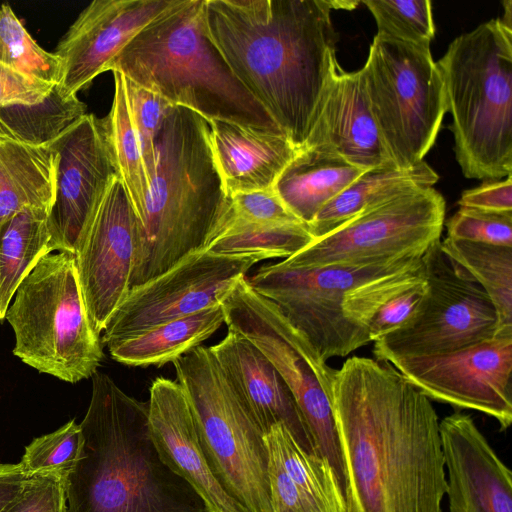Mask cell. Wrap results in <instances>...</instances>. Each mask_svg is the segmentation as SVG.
Returning a JSON list of instances; mask_svg holds the SVG:
<instances>
[{
  "label": "cell",
  "mask_w": 512,
  "mask_h": 512,
  "mask_svg": "<svg viewBox=\"0 0 512 512\" xmlns=\"http://www.w3.org/2000/svg\"><path fill=\"white\" fill-rule=\"evenodd\" d=\"M445 200L417 188L366 210L281 260L293 267L364 265L422 257L441 240Z\"/></svg>",
  "instance_id": "11"
},
{
  "label": "cell",
  "mask_w": 512,
  "mask_h": 512,
  "mask_svg": "<svg viewBox=\"0 0 512 512\" xmlns=\"http://www.w3.org/2000/svg\"><path fill=\"white\" fill-rule=\"evenodd\" d=\"M51 145L58 161L49 249L74 254L118 172L101 119L93 114L83 115Z\"/></svg>",
  "instance_id": "17"
},
{
  "label": "cell",
  "mask_w": 512,
  "mask_h": 512,
  "mask_svg": "<svg viewBox=\"0 0 512 512\" xmlns=\"http://www.w3.org/2000/svg\"><path fill=\"white\" fill-rule=\"evenodd\" d=\"M229 198V213L242 220L264 224L302 223L287 208L274 188L236 192L230 194Z\"/></svg>",
  "instance_id": "41"
},
{
  "label": "cell",
  "mask_w": 512,
  "mask_h": 512,
  "mask_svg": "<svg viewBox=\"0 0 512 512\" xmlns=\"http://www.w3.org/2000/svg\"><path fill=\"white\" fill-rule=\"evenodd\" d=\"M361 71L372 116L394 165L408 168L424 161L447 112L430 46L376 34Z\"/></svg>",
  "instance_id": "9"
},
{
  "label": "cell",
  "mask_w": 512,
  "mask_h": 512,
  "mask_svg": "<svg viewBox=\"0 0 512 512\" xmlns=\"http://www.w3.org/2000/svg\"><path fill=\"white\" fill-rule=\"evenodd\" d=\"M156 159L139 224L132 288L204 251L230 198L217 168L209 122L171 106L155 139Z\"/></svg>",
  "instance_id": "4"
},
{
  "label": "cell",
  "mask_w": 512,
  "mask_h": 512,
  "mask_svg": "<svg viewBox=\"0 0 512 512\" xmlns=\"http://www.w3.org/2000/svg\"><path fill=\"white\" fill-rule=\"evenodd\" d=\"M377 24V34L430 46L435 35L429 0H364Z\"/></svg>",
  "instance_id": "36"
},
{
  "label": "cell",
  "mask_w": 512,
  "mask_h": 512,
  "mask_svg": "<svg viewBox=\"0 0 512 512\" xmlns=\"http://www.w3.org/2000/svg\"><path fill=\"white\" fill-rule=\"evenodd\" d=\"M0 512H67L63 479L51 473L30 475Z\"/></svg>",
  "instance_id": "40"
},
{
  "label": "cell",
  "mask_w": 512,
  "mask_h": 512,
  "mask_svg": "<svg viewBox=\"0 0 512 512\" xmlns=\"http://www.w3.org/2000/svg\"><path fill=\"white\" fill-rule=\"evenodd\" d=\"M14 296L6 319L14 330L17 357L69 383L97 372L102 342L88 319L73 253L43 256Z\"/></svg>",
  "instance_id": "7"
},
{
  "label": "cell",
  "mask_w": 512,
  "mask_h": 512,
  "mask_svg": "<svg viewBox=\"0 0 512 512\" xmlns=\"http://www.w3.org/2000/svg\"><path fill=\"white\" fill-rule=\"evenodd\" d=\"M438 179V174L425 161L408 168L392 166L366 170L327 203L307 227L314 240L321 238L392 198L417 188L433 187Z\"/></svg>",
  "instance_id": "25"
},
{
  "label": "cell",
  "mask_w": 512,
  "mask_h": 512,
  "mask_svg": "<svg viewBox=\"0 0 512 512\" xmlns=\"http://www.w3.org/2000/svg\"><path fill=\"white\" fill-rule=\"evenodd\" d=\"M332 9H354L360 2L359 1H329Z\"/></svg>",
  "instance_id": "47"
},
{
  "label": "cell",
  "mask_w": 512,
  "mask_h": 512,
  "mask_svg": "<svg viewBox=\"0 0 512 512\" xmlns=\"http://www.w3.org/2000/svg\"><path fill=\"white\" fill-rule=\"evenodd\" d=\"M422 257L407 266L350 289L344 296L343 314L352 329L371 343L368 324L375 312L388 300L425 281Z\"/></svg>",
  "instance_id": "35"
},
{
  "label": "cell",
  "mask_w": 512,
  "mask_h": 512,
  "mask_svg": "<svg viewBox=\"0 0 512 512\" xmlns=\"http://www.w3.org/2000/svg\"><path fill=\"white\" fill-rule=\"evenodd\" d=\"M48 213L26 206L0 227V321L23 279L49 249Z\"/></svg>",
  "instance_id": "28"
},
{
  "label": "cell",
  "mask_w": 512,
  "mask_h": 512,
  "mask_svg": "<svg viewBox=\"0 0 512 512\" xmlns=\"http://www.w3.org/2000/svg\"><path fill=\"white\" fill-rule=\"evenodd\" d=\"M204 6L205 0H179L134 36L109 70L121 72L132 83L208 122L283 133L211 41Z\"/></svg>",
  "instance_id": "5"
},
{
  "label": "cell",
  "mask_w": 512,
  "mask_h": 512,
  "mask_svg": "<svg viewBox=\"0 0 512 512\" xmlns=\"http://www.w3.org/2000/svg\"><path fill=\"white\" fill-rule=\"evenodd\" d=\"M138 241L137 215L116 176L74 253L88 319L99 336L132 288Z\"/></svg>",
  "instance_id": "16"
},
{
  "label": "cell",
  "mask_w": 512,
  "mask_h": 512,
  "mask_svg": "<svg viewBox=\"0 0 512 512\" xmlns=\"http://www.w3.org/2000/svg\"><path fill=\"white\" fill-rule=\"evenodd\" d=\"M418 258L324 267H293L279 261L263 265L246 279L252 289L281 310L327 361L332 357H345L367 345L343 314L345 294L359 284L397 271Z\"/></svg>",
  "instance_id": "12"
},
{
  "label": "cell",
  "mask_w": 512,
  "mask_h": 512,
  "mask_svg": "<svg viewBox=\"0 0 512 512\" xmlns=\"http://www.w3.org/2000/svg\"><path fill=\"white\" fill-rule=\"evenodd\" d=\"M148 416L162 458L199 493L211 512H249L214 473L199 440L189 402L177 381L164 377L153 380Z\"/></svg>",
  "instance_id": "21"
},
{
  "label": "cell",
  "mask_w": 512,
  "mask_h": 512,
  "mask_svg": "<svg viewBox=\"0 0 512 512\" xmlns=\"http://www.w3.org/2000/svg\"><path fill=\"white\" fill-rule=\"evenodd\" d=\"M53 87L0 64V108L11 104H38L50 94Z\"/></svg>",
  "instance_id": "44"
},
{
  "label": "cell",
  "mask_w": 512,
  "mask_h": 512,
  "mask_svg": "<svg viewBox=\"0 0 512 512\" xmlns=\"http://www.w3.org/2000/svg\"><path fill=\"white\" fill-rule=\"evenodd\" d=\"M114 76V97L109 114L101 119L118 177L125 186L137 217L141 214L150 185L144 152L131 111L126 79Z\"/></svg>",
  "instance_id": "30"
},
{
  "label": "cell",
  "mask_w": 512,
  "mask_h": 512,
  "mask_svg": "<svg viewBox=\"0 0 512 512\" xmlns=\"http://www.w3.org/2000/svg\"><path fill=\"white\" fill-rule=\"evenodd\" d=\"M228 331L255 345L278 371L302 414L315 453L332 468L345 496V470L330 400L321 386L332 370L271 301L240 278L221 298Z\"/></svg>",
  "instance_id": "10"
},
{
  "label": "cell",
  "mask_w": 512,
  "mask_h": 512,
  "mask_svg": "<svg viewBox=\"0 0 512 512\" xmlns=\"http://www.w3.org/2000/svg\"><path fill=\"white\" fill-rule=\"evenodd\" d=\"M125 79L132 115L140 136L147 171L151 178L156 159L155 139L173 105L158 94L132 83L126 77Z\"/></svg>",
  "instance_id": "39"
},
{
  "label": "cell",
  "mask_w": 512,
  "mask_h": 512,
  "mask_svg": "<svg viewBox=\"0 0 512 512\" xmlns=\"http://www.w3.org/2000/svg\"><path fill=\"white\" fill-rule=\"evenodd\" d=\"M179 0H95L70 26L54 52L63 63L59 88L75 96L145 26Z\"/></svg>",
  "instance_id": "18"
},
{
  "label": "cell",
  "mask_w": 512,
  "mask_h": 512,
  "mask_svg": "<svg viewBox=\"0 0 512 512\" xmlns=\"http://www.w3.org/2000/svg\"><path fill=\"white\" fill-rule=\"evenodd\" d=\"M259 261L255 256L193 252L164 273L131 288L107 323L109 346L167 321L220 304L223 295Z\"/></svg>",
  "instance_id": "14"
},
{
  "label": "cell",
  "mask_w": 512,
  "mask_h": 512,
  "mask_svg": "<svg viewBox=\"0 0 512 512\" xmlns=\"http://www.w3.org/2000/svg\"><path fill=\"white\" fill-rule=\"evenodd\" d=\"M347 512H442L447 481L430 399L390 363L353 356L323 382Z\"/></svg>",
  "instance_id": "1"
},
{
  "label": "cell",
  "mask_w": 512,
  "mask_h": 512,
  "mask_svg": "<svg viewBox=\"0 0 512 512\" xmlns=\"http://www.w3.org/2000/svg\"><path fill=\"white\" fill-rule=\"evenodd\" d=\"M447 237L512 248V213L460 207L447 222Z\"/></svg>",
  "instance_id": "38"
},
{
  "label": "cell",
  "mask_w": 512,
  "mask_h": 512,
  "mask_svg": "<svg viewBox=\"0 0 512 512\" xmlns=\"http://www.w3.org/2000/svg\"><path fill=\"white\" fill-rule=\"evenodd\" d=\"M213 156L228 195L274 188L298 149L283 134L212 120Z\"/></svg>",
  "instance_id": "23"
},
{
  "label": "cell",
  "mask_w": 512,
  "mask_h": 512,
  "mask_svg": "<svg viewBox=\"0 0 512 512\" xmlns=\"http://www.w3.org/2000/svg\"><path fill=\"white\" fill-rule=\"evenodd\" d=\"M81 444L80 424L73 419L56 431L35 438L26 446L20 464L29 476L51 473L64 481L78 459Z\"/></svg>",
  "instance_id": "37"
},
{
  "label": "cell",
  "mask_w": 512,
  "mask_h": 512,
  "mask_svg": "<svg viewBox=\"0 0 512 512\" xmlns=\"http://www.w3.org/2000/svg\"><path fill=\"white\" fill-rule=\"evenodd\" d=\"M0 64L49 85L62 80L61 59L35 42L9 4L0 7Z\"/></svg>",
  "instance_id": "34"
},
{
  "label": "cell",
  "mask_w": 512,
  "mask_h": 512,
  "mask_svg": "<svg viewBox=\"0 0 512 512\" xmlns=\"http://www.w3.org/2000/svg\"><path fill=\"white\" fill-rule=\"evenodd\" d=\"M422 262L427 284L422 305L403 327L374 342L378 361L443 354L496 335L497 313L489 296L446 257L440 241Z\"/></svg>",
  "instance_id": "13"
},
{
  "label": "cell",
  "mask_w": 512,
  "mask_h": 512,
  "mask_svg": "<svg viewBox=\"0 0 512 512\" xmlns=\"http://www.w3.org/2000/svg\"><path fill=\"white\" fill-rule=\"evenodd\" d=\"M458 205L493 213H512L511 175L503 181L488 180L478 187L463 191Z\"/></svg>",
  "instance_id": "43"
},
{
  "label": "cell",
  "mask_w": 512,
  "mask_h": 512,
  "mask_svg": "<svg viewBox=\"0 0 512 512\" xmlns=\"http://www.w3.org/2000/svg\"><path fill=\"white\" fill-rule=\"evenodd\" d=\"M172 364L218 479L249 512H273L265 434L209 347L200 345Z\"/></svg>",
  "instance_id": "8"
},
{
  "label": "cell",
  "mask_w": 512,
  "mask_h": 512,
  "mask_svg": "<svg viewBox=\"0 0 512 512\" xmlns=\"http://www.w3.org/2000/svg\"><path fill=\"white\" fill-rule=\"evenodd\" d=\"M502 4L504 6V15L500 21L506 28L512 30V1L505 0Z\"/></svg>",
  "instance_id": "46"
},
{
  "label": "cell",
  "mask_w": 512,
  "mask_h": 512,
  "mask_svg": "<svg viewBox=\"0 0 512 512\" xmlns=\"http://www.w3.org/2000/svg\"><path fill=\"white\" fill-rule=\"evenodd\" d=\"M365 171L329 150L308 147L298 150L279 176L274 190L287 208L308 226L327 203Z\"/></svg>",
  "instance_id": "24"
},
{
  "label": "cell",
  "mask_w": 512,
  "mask_h": 512,
  "mask_svg": "<svg viewBox=\"0 0 512 512\" xmlns=\"http://www.w3.org/2000/svg\"><path fill=\"white\" fill-rule=\"evenodd\" d=\"M427 291L424 282L407 289L385 302L368 324L370 342L374 343L403 327L417 313Z\"/></svg>",
  "instance_id": "42"
},
{
  "label": "cell",
  "mask_w": 512,
  "mask_h": 512,
  "mask_svg": "<svg viewBox=\"0 0 512 512\" xmlns=\"http://www.w3.org/2000/svg\"><path fill=\"white\" fill-rule=\"evenodd\" d=\"M209 349L264 434L280 423L306 452L317 455L292 393L255 345L244 336L228 331Z\"/></svg>",
  "instance_id": "22"
},
{
  "label": "cell",
  "mask_w": 512,
  "mask_h": 512,
  "mask_svg": "<svg viewBox=\"0 0 512 512\" xmlns=\"http://www.w3.org/2000/svg\"><path fill=\"white\" fill-rule=\"evenodd\" d=\"M429 399L512 422V337H493L432 356L387 361Z\"/></svg>",
  "instance_id": "15"
},
{
  "label": "cell",
  "mask_w": 512,
  "mask_h": 512,
  "mask_svg": "<svg viewBox=\"0 0 512 512\" xmlns=\"http://www.w3.org/2000/svg\"><path fill=\"white\" fill-rule=\"evenodd\" d=\"M441 72L454 152L468 179L512 171V30L499 18L455 38L436 62Z\"/></svg>",
  "instance_id": "6"
},
{
  "label": "cell",
  "mask_w": 512,
  "mask_h": 512,
  "mask_svg": "<svg viewBox=\"0 0 512 512\" xmlns=\"http://www.w3.org/2000/svg\"><path fill=\"white\" fill-rule=\"evenodd\" d=\"M225 323L220 304L176 318L108 347L111 357L126 366H162L200 346Z\"/></svg>",
  "instance_id": "27"
},
{
  "label": "cell",
  "mask_w": 512,
  "mask_h": 512,
  "mask_svg": "<svg viewBox=\"0 0 512 512\" xmlns=\"http://www.w3.org/2000/svg\"><path fill=\"white\" fill-rule=\"evenodd\" d=\"M208 35L299 150L339 66L328 0H205Z\"/></svg>",
  "instance_id": "2"
},
{
  "label": "cell",
  "mask_w": 512,
  "mask_h": 512,
  "mask_svg": "<svg viewBox=\"0 0 512 512\" xmlns=\"http://www.w3.org/2000/svg\"><path fill=\"white\" fill-rule=\"evenodd\" d=\"M314 240L302 223L264 224L237 218L229 210L204 251L260 260L288 258Z\"/></svg>",
  "instance_id": "31"
},
{
  "label": "cell",
  "mask_w": 512,
  "mask_h": 512,
  "mask_svg": "<svg viewBox=\"0 0 512 512\" xmlns=\"http://www.w3.org/2000/svg\"><path fill=\"white\" fill-rule=\"evenodd\" d=\"M440 248L489 296L497 313L495 337H512V248L448 237Z\"/></svg>",
  "instance_id": "29"
},
{
  "label": "cell",
  "mask_w": 512,
  "mask_h": 512,
  "mask_svg": "<svg viewBox=\"0 0 512 512\" xmlns=\"http://www.w3.org/2000/svg\"><path fill=\"white\" fill-rule=\"evenodd\" d=\"M57 161L51 142L33 145L0 138V227L26 206L50 210Z\"/></svg>",
  "instance_id": "26"
},
{
  "label": "cell",
  "mask_w": 512,
  "mask_h": 512,
  "mask_svg": "<svg viewBox=\"0 0 512 512\" xmlns=\"http://www.w3.org/2000/svg\"><path fill=\"white\" fill-rule=\"evenodd\" d=\"M449 512H512V473L473 418L440 421Z\"/></svg>",
  "instance_id": "19"
},
{
  "label": "cell",
  "mask_w": 512,
  "mask_h": 512,
  "mask_svg": "<svg viewBox=\"0 0 512 512\" xmlns=\"http://www.w3.org/2000/svg\"><path fill=\"white\" fill-rule=\"evenodd\" d=\"M77 96H66L59 85L38 104H11L0 108V138L33 145L52 142L85 115Z\"/></svg>",
  "instance_id": "33"
},
{
  "label": "cell",
  "mask_w": 512,
  "mask_h": 512,
  "mask_svg": "<svg viewBox=\"0 0 512 512\" xmlns=\"http://www.w3.org/2000/svg\"><path fill=\"white\" fill-rule=\"evenodd\" d=\"M28 477L20 462L0 464V510L20 492Z\"/></svg>",
  "instance_id": "45"
},
{
  "label": "cell",
  "mask_w": 512,
  "mask_h": 512,
  "mask_svg": "<svg viewBox=\"0 0 512 512\" xmlns=\"http://www.w3.org/2000/svg\"><path fill=\"white\" fill-rule=\"evenodd\" d=\"M269 454L296 488L321 512H347L345 496L328 462L306 452L282 424L265 434Z\"/></svg>",
  "instance_id": "32"
},
{
  "label": "cell",
  "mask_w": 512,
  "mask_h": 512,
  "mask_svg": "<svg viewBox=\"0 0 512 512\" xmlns=\"http://www.w3.org/2000/svg\"><path fill=\"white\" fill-rule=\"evenodd\" d=\"M308 147L329 150L362 170L396 167L372 116L361 69L334 70L300 149Z\"/></svg>",
  "instance_id": "20"
},
{
  "label": "cell",
  "mask_w": 512,
  "mask_h": 512,
  "mask_svg": "<svg viewBox=\"0 0 512 512\" xmlns=\"http://www.w3.org/2000/svg\"><path fill=\"white\" fill-rule=\"evenodd\" d=\"M80 423L78 459L64 480L67 512H211L199 493L162 458L148 402L96 372Z\"/></svg>",
  "instance_id": "3"
}]
</instances>
